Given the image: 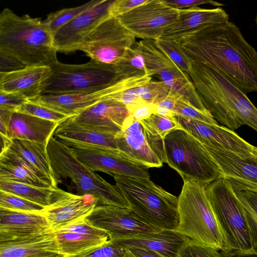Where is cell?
Instances as JSON below:
<instances>
[{"mask_svg": "<svg viewBox=\"0 0 257 257\" xmlns=\"http://www.w3.org/2000/svg\"><path fill=\"white\" fill-rule=\"evenodd\" d=\"M176 42L190 60L216 69L246 93L257 91V52L233 23L206 28Z\"/></svg>", "mask_w": 257, "mask_h": 257, "instance_id": "cell-1", "label": "cell"}, {"mask_svg": "<svg viewBox=\"0 0 257 257\" xmlns=\"http://www.w3.org/2000/svg\"><path fill=\"white\" fill-rule=\"evenodd\" d=\"M54 36L44 21L18 16L4 9L0 14V72L26 67H52L58 61Z\"/></svg>", "mask_w": 257, "mask_h": 257, "instance_id": "cell-2", "label": "cell"}, {"mask_svg": "<svg viewBox=\"0 0 257 257\" xmlns=\"http://www.w3.org/2000/svg\"><path fill=\"white\" fill-rule=\"evenodd\" d=\"M190 61L189 75L213 117L233 131L246 125L257 132V108L246 93L216 69Z\"/></svg>", "mask_w": 257, "mask_h": 257, "instance_id": "cell-3", "label": "cell"}, {"mask_svg": "<svg viewBox=\"0 0 257 257\" xmlns=\"http://www.w3.org/2000/svg\"><path fill=\"white\" fill-rule=\"evenodd\" d=\"M206 192L220 229L224 257H257L244 208L230 182L220 177L206 185Z\"/></svg>", "mask_w": 257, "mask_h": 257, "instance_id": "cell-4", "label": "cell"}, {"mask_svg": "<svg viewBox=\"0 0 257 257\" xmlns=\"http://www.w3.org/2000/svg\"><path fill=\"white\" fill-rule=\"evenodd\" d=\"M47 150L57 184L69 179L76 194L91 195L99 205L130 209V206L116 185H113L80 162L69 146L52 136Z\"/></svg>", "mask_w": 257, "mask_h": 257, "instance_id": "cell-5", "label": "cell"}, {"mask_svg": "<svg viewBox=\"0 0 257 257\" xmlns=\"http://www.w3.org/2000/svg\"><path fill=\"white\" fill-rule=\"evenodd\" d=\"M113 177L130 209L138 218L161 230L177 229L178 197L156 185L150 178Z\"/></svg>", "mask_w": 257, "mask_h": 257, "instance_id": "cell-6", "label": "cell"}, {"mask_svg": "<svg viewBox=\"0 0 257 257\" xmlns=\"http://www.w3.org/2000/svg\"><path fill=\"white\" fill-rule=\"evenodd\" d=\"M206 185L185 181L178 197L176 230L189 239L221 251L222 233L206 192Z\"/></svg>", "mask_w": 257, "mask_h": 257, "instance_id": "cell-7", "label": "cell"}, {"mask_svg": "<svg viewBox=\"0 0 257 257\" xmlns=\"http://www.w3.org/2000/svg\"><path fill=\"white\" fill-rule=\"evenodd\" d=\"M166 163L183 181L207 185L220 177L221 172L203 145L183 129L168 134L164 141Z\"/></svg>", "mask_w": 257, "mask_h": 257, "instance_id": "cell-8", "label": "cell"}, {"mask_svg": "<svg viewBox=\"0 0 257 257\" xmlns=\"http://www.w3.org/2000/svg\"><path fill=\"white\" fill-rule=\"evenodd\" d=\"M51 68V74L44 84L42 94L93 91L118 80L116 79L112 67L92 59L81 64H68L58 61Z\"/></svg>", "mask_w": 257, "mask_h": 257, "instance_id": "cell-9", "label": "cell"}, {"mask_svg": "<svg viewBox=\"0 0 257 257\" xmlns=\"http://www.w3.org/2000/svg\"><path fill=\"white\" fill-rule=\"evenodd\" d=\"M136 38L117 17H110L84 39L79 50L84 52L90 59L112 67L136 43Z\"/></svg>", "mask_w": 257, "mask_h": 257, "instance_id": "cell-10", "label": "cell"}, {"mask_svg": "<svg viewBox=\"0 0 257 257\" xmlns=\"http://www.w3.org/2000/svg\"><path fill=\"white\" fill-rule=\"evenodd\" d=\"M152 79L144 75L117 80L95 90L60 94H42L31 100L69 117L79 114L98 102L114 98L126 89L137 87Z\"/></svg>", "mask_w": 257, "mask_h": 257, "instance_id": "cell-11", "label": "cell"}, {"mask_svg": "<svg viewBox=\"0 0 257 257\" xmlns=\"http://www.w3.org/2000/svg\"><path fill=\"white\" fill-rule=\"evenodd\" d=\"M151 76L157 75L170 91L187 100L193 106L208 111L189 75L181 69L155 44L154 40L137 42Z\"/></svg>", "mask_w": 257, "mask_h": 257, "instance_id": "cell-12", "label": "cell"}, {"mask_svg": "<svg viewBox=\"0 0 257 257\" xmlns=\"http://www.w3.org/2000/svg\"><path fill=\"white\" fill-rule=\"evenodd\" d=\"M63 143L71 147L77 159L93 172L100 171L112 176L150 178L148 167L130 159L118 149L73 142Z\"/></svg>", "mask_w": 257, "mask_h": 257, "instance_id": "cell-13", "label": "cell"}, {"mask_svg": "<svg viewBox=\"0 0 257 257\" xmlns=\"http://www.w3.org/2000/svg\"><path fill=\"white\" fill-rule=\"evenodd\" d=\"M180 12V10L169 6L164 0H147L117 18L136 38L157 40L177 20Z\"/></svg>", "mask_w": 257, "mask_h": 257, "instance_id": "cell-14", "label": "cell"}, {"mask_svg": "<svg viewBox=\"0 0 257 257\" xmlns=\"http://www.w3.org/2000/svg\"><path fill=\"white\" fill-rule=\"evenodd\" d=\"M175 117L181 128L190 134L202 144L229 151L243 159L257 157V147L226 126L210 124L180 116Z\"/></svg>", "mask_w": 257, "mask_h": 257, "instance_id": "cell-15", "label": "cell"}, {"mask_svg": "<svg viewBox=\"0 0 257 257\" xmlns=\"http://www.w3.org/2000/svg\"><path fill=\"white\" fill-rule=\"evenodd\" d=\"M113 0H100L93 7L60 28L54 35L57 52L69 53L79 50L84 39L101 22L111 17Z\"/></svg>", "mask_w": 257, "mask_h": 257, "instance_id": "cell-16", "label": "cell"}, {"mask_svg": "<svg viewBox=\"0 0 257 257\" xmlns=\"http://www.w3.org/2000/svg\"><path fill=\"white\" fill-rule=\"evenodd\" d=\"M85 219L106 232L109 240L161 230L143 222L130 209L111 205H97Z\"/></svg>", "mask_w": 257, "mask_h": 257, "instance_id": "cell-17", "label": "cell"}, {"mask_svg": "<svg viewBox=\"0 0 257 257\" xmlns=\"http://www.w3.org/2000/svg\"><path fill=\"white\" fill-rule=\"evenodd\" d=\"M98 204L91 195H79L57 188L51 204L45 207L43 214L50 228L56 231L85 219Z\"/></svg>", "mask_w": 257, "mask_h": 257, "instance_id": "cell-18", "label": "cell"}, {"mask_svg": "<svg viewBox=\"0 0 257 257\" xmlns=\"http://www.w3.org/2000/svg\"><path fill=\"white\" fill-rule=\"evenodd\" d=\"M202 145L218 166L221 177L228 180L234 190L257 193V157L243 159L229 151Z\"/></svg>", "mask_w": 257, "mask_h": 257, "instance_id": "cell-19", "label": "cell"}, {"mask_svg": "<svg viewBox=\"0 0 257 257\" xmlns=\"http://www.w3.org/2000/svg\"><path fill=\"white\" fill-rule=\"evenodd\" d=\"M129 115L126 106L114 98L98 102L68 119L99 131L117 135Z\"/></svg>", "mask_w": 257, "mask_h": 257, "instance_id": "cell-20", "label": "cell"}, {"mask_svg": "<svg viewBox=\"0 0 257 257\" xmlns=\"http://www.w3.org/2000/svg\"><path fill=\"white\" fill-rule=\"evenodd\" d=\"M116 140L118 150L130 159L148 168L162 166L148 142L142 124L130 115L125 118Z\"/></svg>", "mask_w": 257, "mask_h": 257, "instance_id": "cell-21", "label": "cell"}, {"mask_svg": "<svg viewBox=\"0 0 257 257\" xmlns=\"http://www.w3.org/2000/svg\"><path fill=\"white\" fill-rule=\"evenodd\" d=\"M228 21V15L219 7L209 9L197 7L180 10L177 20L166 29L161 39L177 41L189 34Z\"/></svg>", "mask_w": 257, "mask_h": 257, "instance_id": "cell-22", "label": "cell"}, {"mask_svg": "<svg viewBox=\"0 0 257 257\" xmlns=\"http://www.w3.org/2000/svg\"><path fill=\"white\" fill-rule=\"evenodd\" d=\"M190 239L175 230H161L109 240L123 248L138 247L151 250L164 257H177Z\"/></svg>", "mask_w": 257, "mask_h": 257, "instance_id": "cell-23", "label": "cell"}, {"mask_svg": "<svg viewBox=\"0 0 257 257\" xmlns=\"http://www.w3.org/2000/svg\"><path fill=\"white\" fill-rule=\"evenodd\" d=\"M47 66H30L0 72V91L21 94L33 100L42 94L46 80L51 74Z\"/></svg>", "mask_w": 257, "mask_h": 257, "instance_id": "cell-24", "label": "cell"}, {"mask_svg": "<svg viewBox=\"0 0 257 257\" xmlns=\"http://www.w3.org/2000/svg\"><path fill=\"white\" fill-rule=\"evenodd\" d=\"M52 230L43 213L0 208V241Z\"/></svg>", "mask_w": 257, "mask_h": 257, "instance_id": "cell-25", "label": "cell"}, {"mask_svg": "<svg viewBox=\"0 0 257 257\" xmlns=\"http://www.w3.org/2000/svg\"><path fill=\"white\" fill-rule=\"evenodd\" d=\"M60 254L55 232L0 241V257H25Z\"/></svg>", "mask_w": 257, "mask_h": 257, "instance_id": "cell-26", "label": "cell"}, {"mask_svg": "<svg viewBox=\"0 0 257 257\" xmlns=\"http://www.w3.org/2000/svg\"><path fill=\"white\" fill-rule=\"evenodd\" d=\"M59 123L26 113L15 112L9 128L11 139H21L48 144Z\"/></svg>", "mask_w": 257, "mask_h": 257, "instance_id": "cell-27", "label": "cell"}, {"mask_svg": "<svg viewBox=\"0 0 257 257\" xmlns=\"http://www.w3.org/2000/svg\"><path fill=\"white\" fill-rule=\"evenodd\" d=\"M116 135L71 121L60 122L53 136L62 142H73L117 149Z\"/></svg>", "mask_w": 257, "mask_h": 257, "instance_id": "cell-28", "label": "cell"}, {"mask_svg": "<svg viewBox=\"0 0 257 257\" xmlns=\"http://www.w3.org/2000/svg\"><path fill=\"white\" fill-rule=\"evenodd\" d=\"M47 146L29 140L11 139L9 149L26 161L42 179L56 188L57 182L51 168Z\"/></svg>", "mask_w": 257, "mask_h": 257, "instance_id": "cell-29", "label": "cell"}, {"mask_svg": "<svg viewBox=\"0 0 257 257\" xmlns=\"http://www.w3.org/2000/svg\"><path fill=\"white\" fill-rule=\"evenodd\" d=\"M0 179L41 187H53L26 161L10 149L0 154Z\"/></svg>", "mask_w": 257, "mask_h": 257, "instance_id": "cell-30", "label": "cell"}, {"mask_svg": "<svg viewBox=\"0 0 257 257\" xmlns=\"http://www.w3.org/2000/svg\"><path fill=\"white\" fill-rule=\"evenodd\" d=\"M140 122L152 150L162 163H166L164 141L170 133L181 128L176 118L174 116L154 113L149 118Z\"/></svg>", "mask_w": 257, "mask_h": 257, "instance_id": "cell-31", "label": "cell"}, {"mask_svg": "<svg viewBox=\"0 0 257 257\" xmlns=\"http://www.w3.org/2000/svg\"><path fill=\"white\" fill-rule=\"evenodd\" d=\"M59 253L63 257H71L109 241L108 236H99L64 230L54 231Z\"/></svg>", "mask_w": 257, "mask_h": 257, "instance_id": "cell-32", "label": "cell"}, {"mask_svg": "<svg viewBox=\"0 0 257 257\" xmlns=\"http://www.w3.org/2000/svg\"><path fill=\"white\" fill-rule=\"evenodd\" d=\"M58 187H41L0 179V190L10 193L44 207L50 205Z\"/></svg>", "mask_w": 257, "mask_h": 257, "instance_id": "cell-33", "label": "cell"}, {"mask_svg": "<svg viewBox=\"0 0 257 257\" xmlns=\"http://www.w3.org/2000/svg\"><path fill=\"white\" fill-rule=\"evenodd\" d=\"M117 80L148 75L152 77L137 42L112 67Z\"/></svg>", "mask_w": 257, "mask_h": 257, "instance_id": "cell-34", "label": "cell"}, {"mask_svg": "<svg viewBox=\"0 0 257 257\" xmlns=\"http://www.w3.org/2000/svg\"><path fill=\"white\" fill-rule=\"evenodd\" d=\"M100 0H93L82 5L63 9L50 13L44 20L49 30L54 35L64 25L88 9L98 4Z\"/></svg>", "mask_w": 257, "mask_h": 257, "instance_id": "cell-35", "label": "cell"}, {"mask_svg": "<svg viewBox=\"0 0 257 257\" xmlns=\"http://www.w3.org/2000/svg\"><path fill=\"white\" fill-rule=\"evenodd\" d=\"M154 42L174 63L189 75L191 67V61L178 42L160 39L154 40Z\"/></svg>", "mask_w": 257, "mask_h": 257, "instance_id": "cell-36", "label": "cell"}, {"mask_svg": "<svg viewBox=\"0 0 257 257\" xmlns=\"http://www.w3.org/2000/svg\"><path fill=\"white\" fill-rule=\"evenodd\" d=\"M0 208L24 212L43 213L44 207L13 194L0 190Z\"/></svg>", "mask_w": 257, "mask_h": 257, "instance_id": "cell-37", "label": "cell"}, {"mask_svg": "<svg viewBox=\"0 0 257 257\" xmlns=\"http://www.w3.org/2000/svg\"><path fill=\"white\" fill-rule=\"evenodd\" d=\"M173 114L174 116H180L210 124H218L208 111H202L195 107L182 97L177 100L173 110Z\"/></svg>", "mask_w": 257, "mask_h": 257, "instance_id": "cell-38", "label": "cell"}, {"mask_svg": "<svg viewBox=\"0 0 257 257\" xmlns=\"http://www.w3.org/2000/svg\"><path fill=\"white\" fill-rule=\"evenodd\" d=\"M135 89L138 96L142 100L154 104L171 92L162 81H153L152 79L137 87Z\"/></svg>", "mask_w": 257, "mask_h": 257, "instance_id": "cell-39", "label": "cell"}, {"mask_svg": "<svg viewBox=\"0 0 257 257\" xmlns=\"http://www.w3.org/2000/svg\"><path fill=\"white\" fill-rule=\"evenodd\" d=\"M17 112L55 121L59 123L70 117L67 115L30 100L24 104Z\"/></svg>", "mask_w": 257, "mask_h": 257, "instance_id": "cell-40", "label": "cell"}, {"mask_svg": "<svg viewBox=\"0 0 257 257\" xmlns=\"http://www.w3.org/2000/svg\"><path fill=\"white\" fill-rule=\"evenodd\" d=\"M177 257H224L218 250L189 239L182 247Z\"/></svg>", "mask_w": 257, "mask_h": 257, "instance_id": "cell-41", "label": "cell"}, {"mask_svg": "<svg viewBox=\"0 0 257 257\" xmlns=\"http://www.w3.org/2000/svg\"><path fill=\"white\" fill-rule=\"evenodd\" d=\"M125 254V249L108 241L101 246L71 257H124Z\"/></svg>", "mask_w": 257, "mask_h": 257, "instance_id": "cell-42", "label": "cell"}, {"mask_svg": "<svg viewBox=\"0 0 257 257\" xmlns=\"http://www.w3.org/2000/svg\"><path fill=\"white\" fill-rule=\"evenodd\" d=\"M129 115L135 120L142 121L149 118L155 113L156 106L152 103H149L143 100L126 106Z\"/></svg>", "mask_w": 257, "mask_h": 257, "instance_id": "cell-43", "label": "cell"}, {"mask_svg": "<svg viewBox=\"0 0 257 257\" xmlns=\"http://www.w3.org/2000/svg\"><path fill=\"white\" fill-rule=\"evenodd\" d=\"M29 101L18 93L0 91V108L17 112L24 104Z\"/></svg>", "mask_w": 257, "mask_h": 257, "instance_id": "cell-44", "label": "cell"}, {"mask_svg": "<svg viewBox=\"0 0 257 257\" xmlns=\"http://www.w3.org/2000/svg\"><path fill=\"white\" fill-rule=\"evenodd\" d=\"M58 230L68 231L95 236L109 237L106 232L93 226L85 218L77 221L70 225L62 228Z\"/></svg>", "mask_w": 257, "mask_h": 257, "instance_id": "cell-45", "label": "cell"}, {"mask_svg": "<svg viewBox=\"0 0 257 257\" xmlns=\"http://www.w3.org/2000/svg\"><path fill=\"white\" fill-rule=\"evenodd\" d=\"M147 1V0H113L110 8V16L118 17Z\"/></svg>", "mask_w": 257, "mask_h": 257, "instance_id": "cell-46", "label": "cell"}, {"mask_svg": "<svg viewBox=\"0 0 257 257\" xmlns=\"http://www.w3.org/2000/svg\"><path fill=\"white\" fill-rule=\"evenodd\" d=\"M181 96L170 92L166 96L159 100L155 104V113L162 115L173 116V110L177 100Z\"/></svg>", "mask_w": 257, "mask_h": 257, "instance_id": "cell-47", "label": "cell"}, {"mask_svg": "<svg viewBox=\"0 0 257 257\" xmlns=\"http://www.w3.org/2000/svg\"><path fill=\"white\" fill-rule=\"evenodd\" d=\"M234 191L243 207L257 217V193L250 191Z\"/></svg>", "mask_w": 257, "mask_h": 257, "instance_id": "cell-48", "label": "cell"}, {"mask_svg": "<svg viewBox=\"0 0 257 257\" xmlns=\"http://www.w3.org/2000/svg\"><path fill=\"white\" fill-rule=\"evenodd\" d=\"M169 6L178 9H189L204 4H209L214 6H223L224 4L210 0H164Z\"/></svg>", "mask_w": 257, "mask_h": 257, "instance_id": "cell-49", "label": "cell"}, {"mask_svg": "<svg viewBox=\"0 0 257 257\" xmlns=\"http://www.w3.org/2000/svg\"><path fill=\"white\" fill-rule=\"evenodd\" d=\"M136 88L132 87L123 90L115 99L126 106L141 101L143 100L138 96Z\"/></svg>", "mask_w": 257, "mask_h": 257, "instance_id": "cell-50", "label": "cell"}, {"mask_svg": "<svg viewBox=\"0 0 257 257\" xmlns=\"http://www.w3.org/2000/svg\"><path fill=\"white\" fill-rule=\"evenodd\" d=\"M14 112L0 108L1 135L9 137V128L13 114Z\"/></svg>", "mask_w": 257, "mask_h": 257, "instance_id": "cell-51", "label": "cell"}, {"mask_svg": "<svg viewBox=\"0 0 257 257\" xmlns=\"http://www.w3.org/2000/svg\"><path fill=\"white\" fill-rule=\"evenodd\" d=\"M124 249L132 257H164L155 251L144 248L133 247Z\"/></svg>", "mask_w": 257, "mask_h": 257, "instance_id": "cell-52", "label": "cell"}, {"mask_svg": "<svg viewBox=\"0 0 257 257\" xmlns=\"http://www.w3.org/2000/svg\"><path fill=\"white\" fill-rule=\"evenodd\" d=\"M244 209L252 233L253 240L257 248V217L246 210L244 208Z\"/></svg>", "mask_w": 257, "mask_h": 257, "instance_id": "cell-53", "label": "cell"}, {"mask_svg": "<svg viewBox=\"0 0 257 257\" xmlns=\"http://www.w3.org/2000/svg\"><path fill=\"white\" fill-rule=\"evenodd\" d=\"M1 153H2L10 147L11 139L6 136L1 135Z\"/></svg>", "mask_w": 257, "mask_h": 257, "instance_id": "cell-54", "label": "cell"}, {"mask_svg": "<svg viewBox=\"0 0 257 257\" xmlns=\"http://www.w3.org/2000/svg\"><path fill=\"white\" fill-rule=\"evenodd\" d=\"M25 257H63V256L60 254H54V255H49L29 256H25Z\"/></svg>", "mask_w": 257, "mask_h": 257, "instance_id": "cell-55", "label": "cell"}, {"mask_svg": "<svg viewBox=\"0 0 257 257\" xmlns=\"http://www.w3.org/2000/svg\"><path fill=\"white\" fill-rule=\"evenodd\" d=\"M125 256L124 257H132L130 255H128L126 252H125Z\"/></svg>", "mask_w": 257, "mask_h": 257, "instance_id": "cell-56", "label": "cell"}, {"mask_svg": "<svg viewBox=\"0 0 257 257\" xmlns=\"http://www.w3.org/2000/svg\"><path fill=\"white\" fill-rule=\"evenodd\" d=\"M255 22H256V26H257V16L256 17Z\"/></svg>", "mask_w": 257, "mask_h": 257, "instance_id": "cell-57", "label": "cell"}]
</instances>
